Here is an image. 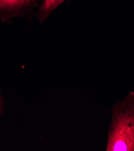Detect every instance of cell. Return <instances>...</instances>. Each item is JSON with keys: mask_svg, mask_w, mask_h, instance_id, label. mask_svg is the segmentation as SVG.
<instances>
[{"mask_svg": "<svg viewBox=\"0 0 134 151\" xmlns=\"http://www.w3.org/2000/svg\"><path fill=\"white\" fill-rule=\"evenodd\" d=\"M106 151H134V92L114 103L110 110Z\"/></svg>", "mask_w": 134, "mask_h": 151, "instance_id": "obj_1", "label": "cell"}, {"mask_svg": "<svg viewBox=\"0 0 134 151\" xmlns=\"http://www.w3.org/2000/svg\"><path fill=\"white\" fill-rule=\"evenodd\" d=\"M39 5L38 0H0V20L9 22L18 17L32 20Z\"/></svg>", "mask_w": 134, "mask_h": 151, "instance_id": "obj_2", "label": "cell"}, {"mask_svg": "<svg viewBox=\"0 0 134 151\" xmlns=\"http://www.w3.org/2000/svg\"><path fill=\"white\" fill-rule=\"evenodd\" d=\"M65 1L66 0H42L36 14L40 23L46 21L55 9Z\"/></svg>", "mask_w": 134, "mask_h": 151, "instance_id": "obj_3", "label": "cell"}, {"mask_svg": "<svg viewBox=\"0 0 134 151\" xmlns=\"http://www.w3.org/2000/svg\"><path fill=\"white\" fill-rule=\"evenodd\" d=\"M4 99L0 93V116L4 113Z\"/></svg>", "mask_w": 134, "mask_h": 151, "instance_id": "obj_4", "label": "cell"}]
</instances>
